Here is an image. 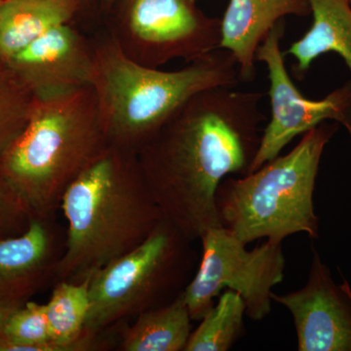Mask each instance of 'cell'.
<instances>
[{
	"instance_id": "obj_1",
	"label": "cell",
	"mask_w": 351,
	"mask_h": 351,
	"mask_svg": "<svg viewBox=\"0 0 351 351\" xmlns=\"http://www.w3.org/2000/svg\"><path fill=\"white\" fill-rule=\"evenodd\" d=\"M263 94L234 87L195 95L137 152L163 218L189 240L221 226L216 196L228 176L248 172L262 137Z\"/></svg>"
},
{
	"instance_id": "obj_2",
	"label": "cell",
	"mask_w": 351,
	"mask_h": 351,
	"mask_svg": "<svg viewBox=\"0 0 351 351\" xmlns=\"http://www.w3.org/2000/svg\"><path fill=\"white\" fill-rule=\"evenodd\" d=\"M66 221L55 280L80 283L137 248L162 221L136 152L108 144L69 186Z\"/></svg>"
},
{
	"instance_id": "obj_3",
	"label": "cell",
	"mask_w": 351,
	"mask_h": 351,
	"mask_svg": "<svg viewBox=\"0 0 351 351\" xmlns=\"http://www.w3.org/2000/svg\"><path fill=\"white\" fill-rule=\"evenodd\" d=\"M93 39L91 82L108 144L137 152L195 95L234 87L239 69L232 53L217 49L174 71L127 57L108 32Z\"/></svg>"
},
{
	"instance_id": "obj_4",
	"label": "cell",
	"mask_w": 351,
	"mask_h": 351,
	"mask_svg": "<svg viewBox=\"0 0 351 351\" xmlns=\"http://www.w3.org/2000/svg\"><path fill=\"white\" fill-rule=\"evenodd\" d=\"M108 145L91 85L36 99L27 126L0 157V175L34 217L53 218Z\"/></svg>"
},
{
	"instance_id": "obj_5",
	"label": "cell",
	"mask_w": 351,
	"mask_h": 351,
	"mask_svg": "<svg viewBox=\"0 0 351 351\" xmlns=\"http://www.w3.org/2000/svg\"><path fill=\"white\" fill-rule=\"evenodd\" d=\"M336 129L320 124L285 156L241 178L226 177L216 196L221 226L246 245L261 239L283 242L299 232L317 239L314 189L321 157Z\"/></svg>"
},
{
	"instance_id": "obj_6",
	"label": "cell",
	"mask_w": 351,
	"mask_h": 351,
	"mask_svg": "<svg viewBox=\"0 0 351 351\" xmlns=\"http://www.w3.org/2000/svg\"><path fill=\"white\" fill-rule=\"evenodd\" d=\"M193 242L163 219L137 248L98 270L90 278L85 331L100 336L125 318L174 300L193 278Z\"/></svg>"
},
{
	"instance_id": "obj_7",
	"label": "cell",
	"mask_w": 351,
	"mask_h": 351,
	"mask_svg": "<svg viewBox=\"0 0 351 351\" xmlns=\"http://www.w3.org/2000/svg\"><path fill=\"white\" fill-rule=\"evenodd\" d=\"M202 253L184 294L193 321H200L215 306V299L230 289L241 295L246 316L258 321L271 311L272 289L285 271L282 242L267 240L247 250L223 226L210 228L200 237Z\"/></svg>"
},
{
	"instance_id": "obj_8",
	"label": "cell",
	"mask_w": 351,
	"mask_h": 351,
	"mask_svg": "<svg viewBox=\"0 0 351 351\" xmlns=\"http://www.w3.org/2000/svg\"><path fill=\"white\" fill-rule=\"evenodd\" d=\"M191 0H128L108 34L120 50L149 68L175 59L191 63L219 49L221 21L198 12Z\"/></svg>"
},
{
	"instance_id": "obj_9",
	"label": "cell",
	"mask_w": 351,
	"mask_h": 351,
	"mask_svg": "<svg viewBox=\"0 0 351 351\" xmlns=\"http://www.w3.org/2000/svg\"><path fill=\"white\" fill-rule=\"evenodd\" d=\"M281 21L267 34L256 52V61L267 64L269 75L271 117L263 129L260 145L249 173L280 156L297 136L335 120L343 125L351 138V83L335 90L322 100H309L295 86L284 62Z\"/></svg>"
},
{
	"instance_id": "obj_10",
	"label": "cell",
	"mask_w": 351,
	"mask_h": 351,
	"mask_svg": "<svg viewBox=\"0 0 351 351\" xmlns=\"http://www.w3.org/2000/svg\"><path fill=\"white\" fill-rule=\"evenodd\" d=\"M272 302L292 314L299 351H351V301L313 250L306 285L295 292L277 295Z\"/></svg>"
},
{
	"instance_id": "obj_11",
	"label": "cell",
	"mask_w": 351,
	"mask_h": 351,
	"mask_svg": "<svg viewBox=\"0 0 351 351\" xmlns=\"http://www.w3.org/2000/svg\"><path fill=\"white\" fill-rule=\"evenodd\" d=\"M93 57V39L64 24L3 63L34 98L44 99L90 85Z\"/></svg>"
},
{
	"instance_id": "obj_12",
	"label": "cell",
	"mask_w": 351,
	"mask_h": 351,
	"mask_svg": "<svg viewBox=\"0 0 351 351\" xmlns=\"http://www.w3.org/2000/svg\"><path fill=\"white\" fill-rule=\"evenodd\" d=\"M60 250L53 218H34L24 232L0 239V301L25 302L55 279Z\"/></svg>"
},
{
	"instance_id": "obj_13",
	"label": "cell",
	"mask_w": 351,
	"mask_h": 351,
	"mask_svg": "<svg viewBox=\"0 0 351 351\" xmlns=\"http://www.w3.org/2000/svg\"><path fill=\"white\" fill-rule=\"evenodd\" d=\"M304 0H230L221 21V49L237 60L240 82L255 76L256 52L272 27L292 14L308 10Z\"/></svg>"
},
{
	"instance_id": "obj_14",
	"label": "cell",
	"mask_w": 351,
	"mask_h": 351,
	"mask_svg": "<svg viewBox=\"0 0 351 351\" xmlns=\"http://www.w3.org/2000/svg\"><path fill=\"white\" fill-rule=\"evenodd\" d=\"M76 0H2L0 61L5 62L58 25L71 24Z\"/></svg>"
},
{
	"instance_id": "obj_15",
	"label": "cell",
	"mask_w": 351,
	"mask_h": 351,
	"mask_svg": "<svg viewBox=\"0 0 351 351\" xmlns=\"http://www.w3.org/2000/svg\"><path fill=\"white\" fill-rule=\"evenodd\" d=\"M313 16L309 31L286 51L294 58L295 71L304 76L314 60L338 53L351 71V5L350 0H307Z\"/></svg>"
},
{
	"instance_id": "obj_16",
	"label": "cell",
	"mask_w": 351,
	"mask_h": 351,
	"mask_svg": "<svg viewBox=\"0 0 351 351\" xmlns=\"http://www.w3.org/2000/svg\"><path fill=\"white\" fill-rule=\"evenodd\" d=\"M191 321L182 291L168 304L138 314L122 332L119 350L184 351Z\"/></svg>"
},
{
	"instance_id": "obj_17",
	"label": "cell",
	"mask_w": 351,
	"mask_h": 351,
	"mask_svg": "<svg viewBox=\"0 0 351 351\" xmlns=\"http://www.w3.org/2000/svg\"><path fill=\"white\" fill-rule=\"evenodd\" d=\"M90 279L80 283L60 280L45 304L51 341L56 351L92 350L99 336L85 331L90 308Z\"/></svg>"
},
{
	"instance_id": "obj_18",
	"label": "cell",
	"mask_w": 351,
	"mask_h": 351,
	"mask_svg": "<svg viewBox=\"0 0 351 351\" xmlns=\"http://www.w3.org/2000/svg\"><path fill=\"white\" fill-rule=\"evenodd\" d=\"M246 304L241 295L226 289L218 304L191 332L184 351H228L244 332Z\"/></svg>"
},
{
	"instance_id": "obj_19",
	"label": "cell",
	"mask_w": 351,
	"mask_h": 351,
	"mask_svg": "<svg viewBox=\"0 0 351 351\" xmlns=\"http://www.w3.org/2000/svg\"><path fill=\"white\" fill-rule=\"evenodd\" d=\"M0 351H56L45 304L25 302L11 314L0 330Z\"/></svg>"
},
{
	"instance_id": "obj_20",
	"label": "cell",
	"mask_w": 351,
	"mask_h": 351,
	"mask_svg": "<svg viewBox=\"0 0 351 351\" xmlns=\"http://www.w3.org/2000/svg\"><path fill=\"white\" fill-rule=\"evenodd\" d=\"M34 101V95L0 61V157L27 126Z\"/></svg>"
},
{
	"instance_id": "obj_21",
	"label": "cell",
	"mask_w": 351,
	"mask_h": 351,
	"mask_svg": "<svg viewBox=\"0 0 351 351\" xmlns=\"http://www.w3.org/2000/svg\"><path fill=\"white\" fill-rule=\"evenodd\" d=\"M34 218L29 208L0 175V239L24 232Z\"/></svg>"
},
{
	"instance_id": "obj_22",
	"label": "cell",
	"mask_w": 351,
	"mask_h": 351,
	"mask_svg": "<svg viewBox=\"0 0 351 351\" xmlns=\"http://www.w3.org/2000/svg\"><path fill=\"white\" fill-rule=\"evenodd\" d=\"M25 302L0 301V330L2 329L11 314Z\"/></svg>"
},
{
	"instance_id": "obj_23",
	"label": "cell",
	"mask_w": 351,
	"mask_h": 351,
	"mask_svg": "<svg viewBox=\"0 0 351 351\" xmlns=\"http://www.w3.org/2000/svg\"><path fill=\"white\" fill-rule=\"evenodd\" d=\"M341 287L343 288V290L348 295L351 301V288L348 281L343 280V283L341 284Z\"/></svg>"
},
{
	"instance_id": "obj_24",
	"label": "cell",
	"mask_w": 351,
	"mask_h": 351,
	"mask_svg": "<svg viewBox=\"0 0 351 351\" xmlns=\"http://www.w3.org/2000/svg\"><path fill=\"white\" fill-rule=\"evenodd\" d=\"M117 1V0H107L108 4H112L113 2Z\"/></svg>"
},
{
	"instance_id": "obj_25",
	"label": "cell",
	"mask_w": 351,
	"mask_h": 351,
	"mask_svg": "<svg viewBox=\"0 0 351 351\" xmlns=\"http://www.w3.org/2000/svg\"><path fill=\"white\" fill-rule=\"evenodd\" d=\"M2 0H0V4H1Z\"/></svg>"
},
{
	"instance_id": "obj_26",
	"label": "cell",
	"mask_w": 351,
	"mask_h": 351,
	"mask_svg": "<svg viewBox=\"0 0 351 351\" xmlns=\"http://www.w3.org/2000/svg\"><path fill=\"white\" fill-rule=\"evenodd\" d=\"M191 1H193V2H195V0H191Z\"/></svg>"
},
{
	"instance_id": "obj_27",
	"label": "cell",
	"mask_w": 351,
	"mask_h": 351,
	"mask_svg": "<svg viewBox=\"0 0 351 351\" xmlns=\"http://www.w3.org/2000/svg\"><path fill=\"white\" fill-rule=\"evenodd\" d=\"M76 1H78V2H80V0H76Z\"/></svg>"
},
{
	"instance_id": "obj_28",
	"label": "cell",
	"mask_w": 351,
	"mask_h": 351,
	"mask_svg": "<svg viewBox=\"0 0 351 351\" xmlns=\"http://www.w3.org/2000/svg\"><path fill=\"white\" fill-rule=\"evenodd\" d=\"M350 5H351V0H350Z\"/></svg>"
}]
</instances>
